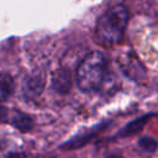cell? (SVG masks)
Listing matches in <instances>:
<instances>
[{
	"label": "cell",
	"mask_w": 158,
	"mask_h": 158,
	"mask_svg": "<svg viewBox=\"0 0 158 158\" xmlns=\"http://www.w3.org/2000/svg\"><path fill=\"white\" fill-rule=\"evenodd\" d=\"M7 118V110L2 105H0V122H4Z\"/></svg>",
	"instance_id": "obj_12"
},
{
	"label": "cell",
	"mask_w": 158,
	"mask_h": 158,
	"mask_svg": "<svg viewBox=\"0 0 158 158\" xmlns=\"http://www.w3.org/2000/svg\"><path fill=\"white\" fill-rule=\"evenodd\" d=\"M15 89L14 79L7 73H0V100H7Z\"/></svg>",
	"instance_id": "obj_9"
},
{
	"label": "cell",
	"mask_w": 158,
	"mask_h": 158,
	"mask_svg": "<svg viewBox=\"0 0 158 158\" xmlns=\"http://www.w3.org/2000/svg\"><path fill=\"white\" fill-rule=\"evenodd\" d=\"M105 158H123L121 154H118V153H109Z\"/></svg>",
	"instance_id": "obj_14"
},
{
	"label": "cell",
	"mask_w": 158,
	"mask_h": 158,
	"mask_svg": "<svg viewBox=\"0 0 158 158\" xmlns=\"http://www.w3.org/2000/svg\"><path fill=\"white\" fill-rule=\"evenodd\" d=\"M44 88V80L42 77H31L23 84V95L27 99H35L41 95Z\"/></svg>",
	"instance_id": "obj_7"
},
{
	"label": "cell",
	"mask_w": 158,
	"mask_h": 158,
	"mask_svg": "<svg viewBox=\"0 0 158 158\" xmlns=\"http://www.w3.org/2000/svg\"><path fill=\"white\" fill-rule=\"evenodd\" d=\"M52 88L58 94H67L72 89V74L67 68H58L52 77Z\"/></svg>",
	"instance_id": "obj_4"
},
{
	"label": "cell",
	"mask_w": 158,
	"mask_h": 158,
	"mask_svg": "<svg viewBox=\"0 0 158 158\" xmlns=\"http://www.w3.org/2000/svg\"><path fill=\"white\" fill-rule=\"evenodd\" d=\"M120 64L126 75L132 78H139L141 74H144V68L137 58H131V54H126L120 59Z\"/></svg>",
	"instance_id": "obj_6"
},
{
	"label": "cell",
	"mask_w": 158,
	"mask_h": 158,
	"mask_svg": "<svg viewBox=\"0 0 158 158\" xmlns=\"http://www.w3.org/2000/svg\"><path fill=\"white\" fill-rule=\"evenodd\" d=\"M10 123L19 130L22 133L30 132L33 128V120L31 116H28L27 114H23L21 111H15L12 114V116L10 117Z\"/></svg>",
	"instance_id": "obj_8"
},
{
	"label": "cell",
	"mask_w": 158,
	"mask_h": 158,
	"mask_svg": "<svg viewBox=\"0 0 158 158\" xmlns=\"http://www.w3.org/2000/svg\"><path fill=\"white\" fill-rule=\"evenodd\" d=\"M130 11L127 6L117 4L107 9L96 22L95 33L98 41L104 46L117 44L125 33L128 23Z\"/></svg>",
	"instance_id": "obj_2"
},
{
	"label": "cell",
	"mask_w": 158,
	"mask_h": 158,
	"mask_svg": "<svg viewBox=\"0 0 158 158\" xmlns=\"http://www.w3.org/2000/svg\"><path fill=\"white\" fill-rule=\"evenodd\" d=\"M38 158H54V157H47V156H43V157H38Z\"/></svg>",
	"instance_id": "obj_15"
},
{
	"label": "cell",
	"mask_w": 158,
	"mask_h": 158,
	"mask_svg": "<svg viewBox=\"0 0 158 158\" xmlns=\"http://www.w3.org/2000/svg\"><path fill=\"white\" fill-rule=\"evenodd\" d=\"M7 149H9V146H7L6 141L0 136V158H6Z\"/></svg>",
	"instance_id": "obj_11"
},
{
	"label": "cell",
	"mask_w": 158,
	"mask_h": 158,
	"mask_svg": "<svg viewBox=\"0 0 158 158\" xmlns=\"http://www.w3.org/2000/svg\"><path fill=\"white\" fill-rule=\"evenodd\" d=\"M110 122H102V123H99L81 133H78L75 135L74 137H72L70 139L65 141L63 144H60V149H65V151H73V149H78V148H81L84 147L85 144H88L91 139H94L100 132H102L107 125Z\"/></svg>",
	"instance_id": "obj_3"
},
{
	"label": "cell",
	"mask_w": 158,
	"mask_h": 158,
	"mask_svg": "<svg viewBox=\"0 0 158 158\" xmlns=\"http://www.w3.org/2000/svg\"><path fill=\"white\" fill-rule=\"evenodd\" d=\"M156 115L154 114H146V115H142L132 121H130L127 125H125L116 135L115 137H118V138H123V137H131V136H135L137 133H139L143 127L146 126V123L152 118L154 117Z\"/></svg>",
	"instance_id": "obj_5"
},
{
	"label": "cell",
	"mask_w": 158,
	"mask_h": 158,
	"mask_svg": "<svg viewBox=\"0 0 158 158\" xmlns=\"http://www.w3.org/2000/svg\"><path fill=\"white\" fill-rule=\"evenodd\" d=\"M6 158H26V154L23 152H12L7 154Z\"/></svg>",
	"instance_id": "obj_13"
},
{
	"label": "cell",
	"mask_w": 158,
	"mask_h": 158,
	"mask_svg": "<svg viewBox=\"0 0 158 158\" xmlns=\"http://www.w3.org/2000/svg\"><path fill=\"white\" fill-rule=\"evenodd\" d=\"M137 143H138L139 148H141L142 151L147 152V153H153V152H156V149H157V147H158V142H157L154 138L149 137V136H143V137H141Z\"/></svg>",
	"instance_id": "obj_10"
},
{
	"label": "cell",
	"mask_w": 158,
	"mask_h": 158,
	"mask_svg": "<svg viewBox=\"0 0 158 158\" xmlns=\"http://www.w3.org/2000/svg\"><path fill=\"white\" fill-rule=\"evenodd\" d=\"M107 73V57L100 51H91L79 63L75 73V81L81 91L94 93L102 88Z\"/></svg>",
	"instance_id": "obj_1"
}]
</instances>
